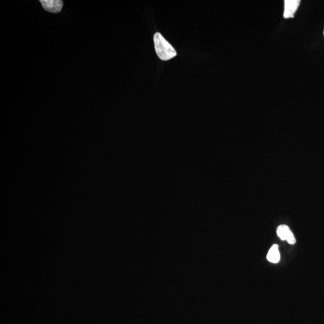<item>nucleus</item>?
I'll return each instance as SVG.
<instances>
[{
    "mask_svg": "<svg viewBox=\"0 0 324 324\" xmlns=\"http://www.w3.org/2000/svg\"><path fill=\"white\" fill-rule=\"evenodd\" d=\"M154 43L156 54L162 60L167 61L176 57L175 49L159 32L155 34Z\"/></svg>",
    "mask_w": 324,
    "mask_h": 324,
    "instance_id": "nucleus-1",
    "label": "nucleus"
},
{
    "mask_svg": "<svg viewBox=\"0 0 324 324\" xmlns=\"http://www.w3.org/2000/svg\"><path fill=\"white\" fill-rule=\"evenodd\" d=\"M40 2L44 9L53 13L60 12L63 6V1L61 0H41Z\"/></svg>",
    "mask_w": 324,
    "mask_h": 324,
    "instance_id": "nucleus-2",
    "label": "nucleus"
},
{
    "mask_svg": "<svg viewBox=\"0 0 324 324\" xmlns=\"http://www.w3.org/2000/svg\"><path fill=\"white\" fill-rule=\"evenodd\" d=\"M300 0H285L284 17L285 19L294 17L300 4Z\"/></svg>",
    "mask_w": 324,
    "mask_h": 324,
    "instance_id": "nucleus-3",
    "label": "nucleus"
},
{
    "mask_svg": "<svg viewBox=\"0 0 324 324\" xmlns=\"http://www.w3.org/2000/svg\"><path fill=\"white\" fill-rule=\"evenodd\" d=\"M277 234L282 240H286L291 244L296 243V238L288 226H279L277 229Z\"/></svg>",
    "mask_w": 324,
    "mask_h": 324,
    "instance_id": "nucleus-4",
    "label": "nucleus"
},
{
    "mask_svg": "<svg viewBox=\"0 0 324 324\" xmlns=\"http://www.w3.org/2000/svg\"><path fill=\"white\" fill-rule=\"evenodd\" d=\"M267 258L268 261L271 262V263L275 264L279 263L281 255H280L279 246L277 244H274L271 247L269 253H268Z\"/></svg>",
    "mask_w": 324,
    "mask_h": 324,
    "instance_id": "nucleus-5",
    "label": "nucleus"
},
{
    "mask_svg": "<svg viewBox=\"0 0 324 324\" xmlns=\"http://www.w3.org/2000/svg\"></svg>",
    "mask_w": 324,
    "mask_h": 324,
    "instance_id": "nucleus-6",
    "label": "nucleus"
}]
</instances>
